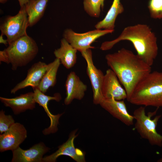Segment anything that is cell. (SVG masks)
I'll return each instance as SVG.
<instances>
[{"label": "cell", "mask_w": 162, "mask_h": 162, "mask_svg": "<svg viewBox=\"0 0 162 162\" xmlns=\"http://www.w3.org/2000/svg\"><path fill=\"white\" fill-rule=\"evenodd\" d=\"M105 58L108 65L123 86L128 101L136 85L152 71L151 66L124 48L107 54Z\"/></svg>", "instance_id": "obj_1"}, {"label": "cell", "mask_w": 162, "mask_h": 162, "mask_svg": "<svg viewBox=\"0 0 162 162\" xmlns=\"http://www.w3.org/2000/svg\"><path fill=\"white\" fill-rule=\"evenodd\" d=\"M125 40L132 44L139 58L149 65L153 64L158 47L157 38L149 26L138 24L127 26L116 39L103 42L100 49L103 51L110 50L116 44Z\"/></svg>", "instance_id": "obj_2"}, {"label": "cell", "mask_w": 162, "mask_h": 162, "mask_svg": "<svg viewBox=\"0 0 162 162\" xmlns=\"http://www.w3.org/2000/svg\"><path fill=\"white\" fill-rule=\"evenodd\" d=\"M128 101L136 105L162 107V72L150 73L136 85Z\"/></svg>", "instance_id": "obj_3"}, {"label": "cell", "mask_w": 162, "mask_h": 162, "mask_svg": "<svg viewBox=\"0 0 162 162\" xmlns=\"http://www.w3.org/2000/svg\"><path fill=\"white\" fill-rule=\"evenodd\" d=\"M8 45L7 48L0 51V61L11 64L13 70L27 65L35 58L38 52L36 42L27 34Z\"/></svg>", "instance_id": "obj_4"}, {"label": "cell", "mask_w": 162, "mask_h": 162, "mask_svg": "<svg viewBox=\"0 0 162 162\" xmlns=\"http://www.w3.org/2000/svg\"><path fill=\"white\" fill-rule=\"evenodd\" d=\"M158 108L153 112H149L146 115L145 108L141 106L135 109L133 113L135 120V128L141 138L147 140L152 146H162V135L156 130L158 122L161 115L152 117L155 115Z\"/></svg>", "instance_id": "obj_5"}, {"label": "cell", "mask_w": 162, "mask_h": 162, "mask_svg": "<svg viewBox=\"0 0 162 162\" xmlns=\"http://www.w3.org/2000/svg\"><path fill=\"white\" fill-rule=\"evenodd\" d=\"M29 26L25 5L21 7L16 15L7 17L0 26L1 34L5 35L8 44L21 37L27 34L26 29Z\"/></svg>", "instance_id": "obj_6"}, {"label": "cell", "mask_w": 162, "mask_h": 162, "mask_svg": "<svg viewBox=\"0 0 162 162\" xmlns=\"http://www.w3.org/2000/svg\"><path fill=\"white\" fill-rule=\"evenodd\" d=\"M113 30L97 29L83 33H78L70 29L64 32V38L74 48L80 52L88 49L94 48L92 44L100 37L113 32Z\"/></svg>", "instance_id": "obj_7"}, {"label": "cell", "mask_w": 162, "mask_h": 162, "mask_svg": "<svg viewBox=\"0 0 162 162\" xmlns=\"http://www.w3.org/2000/svg\"><path fill=\"white\" fill-rule=\"evenodd\" d=\"M81 53L87 63L86 72L92 85L93 103L96 105L99 104L104 99L101 88L104 74L100 70L98 69L94 65L91 49Z\"/></svg>", "instance_id": "obj_8"}, {"label": "cell", "mask_w": 162, "mask_h": 162, "mask_svg": "<svg viewBox=\"0 0 162 162\" xmlns=\"http://www.w3.org/2000/svg\"><path fill=\"white\" fill-rule=\"evenodd\" d=\"M27 137L26 129L22 124L15 123L8 130L0 135V152L13 151L20 145Z\"/></svg>", "instance_id": "obj_9"}, {"label": "cell", "mask_w": 162, "mask_h": 162, "mask_svg": "<svg viewBox=\"0 0 162 162\" xmlns=\"http://www.w3.org/2000/svg\"><path fill=\"white\" fill-rule=\"evenodd\" d=\"M77 130L72 131L69 135L68 140L58 146V149L53 154L43 157V162H55L61 155L68 156L77 162L86 161L85 154L80 149L75 147L74 142L78 135L76 134Z\"/></svg>", "instance_id": "obj_10"}, {"label": "cell", "mask_w": 162, "mask_h": 162, "mask_svg": "<svg viewBox=\"0 0 162 162\" xmlns=\"http://www.w3.org/2000/svg\"><path fill=\"white\" fill-rule=\"evenodd\" d=\"M34 99L36 102L42 106L44 109L50 120V125L49 127L45 128L43 133L45 135L50 134L56 132L58 130V125L59 124V120L63 113L54 115L50 111L48 104L49 101L55 100L60 101L62 99L61 94L59 93H56L53 96L45 95L38 88L34 89Z\"/></svg>", "instance_id": "obj_11"}, {"label": "cell", "mask_w": 162, "mask_h": 162, "mask_svg": "<svg viewBox=\"0 0 162 162\" xmlns=\"http://www.w3.org/2000/svg\"><path fill=\"white\" fill-rule=\"evenodd\" d=\"M115 73L110 68L106 71L102 82L101 93L104 98H113L117 100L127 99L126 92L121 86Z\"/></svg>", "instance_id": "obj_12"}, {"label": "cell", "mask_w": 162, "mask_h": 162, "mask_svg": "<svg viewBox=\"0 0 162 162\" xmlns=\"http://www.w3.org/2000/svg\"><path fill=\"white\" fill-rule=\"evenodd\" d=\"M99 104L113 117L126 125L133 124V116L128 112L124 100H117L113 98H104Z\"/></svg>", "instance_id": "obj_13"}, {"label": "cell", "mask_w": 162, "mask_h": 162, "mask_svg": "<svg viewBox=\"0 0 162 162\" xmlns=\"http://www.w3.org/2000/svg\"><path fill=\"white\" fill-rule=\"evenodd\" d=\"M50 148L41 142L24 150L20 147L13 151L11 162H43V156Z\"/></svg>", "instance_id": "obj_14"}, {"label": "cell", "mask_w": 162, "mask_h": 162, "mask_svg": "<svg viewBox=\"0 0 162 162\" xmlns=\"http://www.w3.org/2000/svg\"><path fill=\"white\" fill-rule=\"evenodd\" d=\"M47 68V64L40 61L32 65L28 70L26 78L18 83L10 91L14 94L18 90L28 86L38 88Z\"/></svg>", "instance_id": "obj_15"}, {"label": "cell", "mask_w": 162, "mask_h": 162, "mask_svg": "<svg viewBox=\"0 0 162 162\" xmlns=\"http://www.w3.org/2000/svg\"><path fill=\"white\" fill-rule=\"evenodd\" d=\"M66 97L64 103L70 104L73 100H82L87 89V86L80 79L74 71L71 72L68 75L65 85Z\"/></svg>", "instance_id": "obj_16"}, {"label": "cell", "mask_w": 162, "mask_h": 162, "mask_svg": "<svg viewBox=\"0 0 162 162\" xmlns=\"http://www.w3.org/2000/svg\"><path fill=\"white\" fill-rule=\"evenodd\" d=\"M1 101L6 107L12 109L14 114L18 115L27 110H32L35 107L34 92L21 94L13 98L0 97Z\"/></svg>", "instance_id": "obj_17"}, {"label": "cell", "mask_w": 162, "mask_h": 162, "mask_svg": "<svg viewBox=\"0 0 162 162\" xmlns=\"http://www.w3.org/2000/svg\"><path fill=\"white\" fill-rule=\"evenodd\" d=\"M77 51L63 38L61 40L60 47L55 50L54 54L66 68L70 69L76 63Z\"/></svg>", "instance_id": "obj_18"}, {"label": "cell", "mask_w": 162, "mask_h": 162, "mask_svg": "<svg viewBox=\"0 0 162 162\" xmlns=\"http://www.w3.org/2000/svg\"><path fill=\"white\" fill-rule=\"evenodd\" d=\"M124 11L120 0H113L112 5L104 18L95 26L97 29L113 30L117 16Z\"/></svg>", "instance_id": "obj_19"}, {"label": "cell", "mask_w": 162, "mask_h": 162, "mask_svg": "<svg viewBox=\"0 0 162 162\" xmlns=\"http://www.w3.org/2000/svg\"><path fill=\"white\" fill-rule=\"evenodd\" d=\"M49 0H29L25 5L29 26L35 24L43 16Z\"/></svg>", "instance_id": "obj_20"}, {"label": "cell", "mask_w": 162, "mask_h": 162, "mask_svg": "<svg viewBox=\"0 0 162 162\" xmlns=\"http://www.w3.org/2000/svg\"><path fill=\"white\" fill-rule=\"evenodd\" d=\"M61 63L60 60L56 58L47 64L46 70L38 87L42 92L45 93L50 88L55 85L57 73Z\"/></svg>", "instance_id": "obj_21"}, {"label": "cell", "mask_w": 162, "mask_h": 162, "mask_svg": "<svg viewBox=\"0 0 162 162\" xmlns=\"http://www.w3.org/2000/svg\"><path fill=\"white\" fill-rule=\"evenodd\" d=\"M104 0H83L84 8L89 16L98 17L100 15L101 9L103 8Z\"/></svg>", "instance_id": "obj_22"}, {"label": "cell", "mask_w": 162, "mask_h": 162, "mask_svg": "<svg viewBox=\"0 0 162 162\" xmlns=\"http://www.w3.org/2000/svg\"><path fill=\"white\" fill-rule=\"evenodd\" d=\"M148 7L152 18L162 19V0H149Z\"/></svg>", "instance_id": "obj_23"}, {"label": "cell", "mask_w": 162, "mask_h": 162, "mask_svg": "<svg viewBox=\"0 0 162 162\" xmlns=\"http://www.w3.org/2000/svg\"><path fill=\"white\" fill-rule=\"evenodd\" d=\"M15 122L10 115H6L2 110L0 112V132L1 134L8 130Z\"/></svg>", "instance_id": "obj_24"}, {"label": "cell", "mask_w": 162, "mask_h": 162, "mask_svg": "<svg viewBox=\"0 0 162 162\" xmlns=\"http://www.w3.org/2000/svg\"><path fill=\"white\" fill-rule=\"evenodd\" d=\"M3 35L1 34L0 36V43L1 44H3L5 45H7L8 42L7 40L4 39L3 38Z\"/></svg>", "instance_id": "obj_25"}, {"label": "cell", "mask_w": 162, "mask_h": 162, "mask_svg": "<svg viewBox=\"0 0 162 162\" xmlns=\"http://www.w3.org/2000/svg\"><path fill=\"white\" fill-rule=\"evenodd\" d=\"M29 0H18L20 7L25 5L28 2Z\"/></svg>", "instance_id": "obj_26"}, {"label": "cell", "mask_w": 162, "mask_h": 162, "mask_svg": "<svg viewBox=\"0 0 162 162\" xmlns=\"http://www.w3.org/2000/svg\"><path fill=\"white\" fill-rule=\"evenodd\" d=\"M8 0H0V2L1 3H4L7 2Z\"/></svg>", "instance_id": "obj_27"}, {"label": "cell", "mask_w": 162, "mask_h": 162, "mask_svg": "<svg viewBox=\"0 0 162 162\" xmlns=\"http://www.w3.org/2000/svg\"><path fill=\"white\" fill-rule=\"evenodd\" d=\"M157 161L158 162H162V158L159 159Z\"/></svg>", "instance_id": "obj_28"}]
</instances>
